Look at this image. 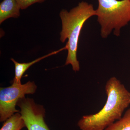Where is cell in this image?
<instances>
[{
	"mask_svg": "<svg viewBox=\"0 0 130 130\" xmlns=\"http://www.w3.org/2000/svg\"><path fill=\"white\" fill-rule=\"evenodd\" d=\"M105 130H130V109L122 117Z\"/></svg>",
	"mask_w": 130,
	"mask_h": 130,
	"instance_id": "9",
	"label": "cell"
},
{
	"mask_svg": "<svg viewBox=\"0 0 130 130\" xmlns=\"http://www.w3.org/2000/svg\"><path fill=\"white\" fill-rule=\"evenodd\" d=\"M26 127L20 112H17L8 119L0 130H21Z\"/></svg>",
	"mask_w": 130,
	"mask_h": 130,
	"instance_id": "8",
	"label": "cell"
},
{
	"mask_svg": "<svg viewBox=\"0 0 130 130\" xmlns=\"http://www.w3.org/2000/svg\"><path fill=\"white\" fill-rule=\"evenodd\" d=\"M68 47L67 45L66 44L65 46L63 47L62 48L60 49L59 50L57 51H53L51 53H50L48 54L44 55L32 61L31 62L27 63H19L16 61L13 58H11V60L14 63V66H15V76H14V79L13 81L12 84H21V78L23 76L25 72L27 71L28 68L32 65L35 64V63L39 62L40 61L43 59L44 58H46L47 57L56 54L58 53H59L61 51L67 50Z\"/></svg>",
	"mask_w": 130,
	"mask_h": 130,
	"instance_id": "6",
	"label": "cell"
},
{
	"mask_svg": "<svg viewBox=\"0 0 130 130\" xmlns=\"http://www.w3.org/2000/svg\"><path fill=\"white\" fill-rule=\"evenodd\" d=\"M96 9L97 21L101 26V35L106 38L112 31L116 36H120L121 28L130 21L129 0H98Z\"/></svg>",
	"mask_w": 130,
	"mask_h": 130,
	"instance_id": "3",
	"label": "cell"
},
{
	"mask_svg": "<svg viewBox=\"0 0 130 130\" xmlns=\"http://www.w3.org/2000/svg\"><path fill=\"white\" fill-rule=\"evenodd\" d=\"M96 9L93 5L82 1L70 11L63 9L59 16L62 23L60 40L64 42L68 39V55L65 65L71 64L74 71L80 70L79 61L77 59L78 41L81 30L86 21L96 16Z\"/></svg>",
	"mask_w": 130,
	"mask_h": 130,
	"instance_id": "2",
	"label": "cell"
},
{
	"mask_svg": "<svg viewBox=\"0 0 130 130\" xmlns=\"http://www.w3.org/2000/svg\"><path fill=\"white\" fill-rule=\"evenodd\" d=\"M129 1H130V0H129Z\"/></svg>",
	"mask_w": 130,
	"mask_h": 130,
	"instance_id": "11",
	"label": "cell"
},
{
	"mask_svg": "<svg viewBox=\"0 0 130 130\" xmlns=\"http://www.w3.org/2000/svg\"><path fill=\"white\" fill-rule=\"evenodd\" d=\"M21 9H25L33 4L42 3L46 0H16Z\"/></svg>",
	"mask_w": 130,
	"mask_h": 130,
	"instance_id": "10",
	"label": "cell"
},
{
	"mask_svg": "<svg viewBox=\"0 0 130 130\" xmlns=\"http://www.w3.org/2000/svg\"><path fill=\"white\" fill-rule=\"evenodd\" d=\"M106 103L96 113L83 116L77 125L81 130H105L118 121L130 105V92L115 77L106 83Z\"/></svg>",
	"mask_w": 130,
	"mask_h": 130,
	"instance_id": "1",
	"label": "cell"
},
{
	"mask_svg": "<svg viewBox=\"0 0 130 130\" xmlns=\"http://www.w3.org/2000/svg\"><path fill=\"white\" fill-rule=\"evenodd\" d=\"M17 105L28 130H50L44 121L45 111L42 106L25 97L20 100Z\"/></svg>",
	"mask_w": 130,
	"mask_h": 130,
	"instance_id": "5",
	"label": "cell"
},
{
	"mask_svg": "<svg viewBox=\"0 0 130 130\" xmlns=\"http://www.w3.org/2000/svg\"><path fill=\"white\" fill-rule=\"evenodd\" d=\"M20 9L16 0H3L0 4V24L10 18H19Z\"/></svg>",
	"mask_w": 130,
	"mask_h": 130,
	"instance_id": "7",
	"label": "cell"
},
{
	"mask_svg": "<svg viewBox=\"0 0 130 130\" xmlns=\"http://www.w3.org/2000/svg\"><path fill=\"white\" fill-rule=\"evenodd\" d=\"M37 89L34 82L28 81L24 84H14L0 89V121L6 120L19 111L16 108L19 100L27 94H33Z\"/></svg>",
	"mask_w": 130,
	"mask_h": 130,
	"instance_id": "4",
	"label": "cell"
}]
</instances>
